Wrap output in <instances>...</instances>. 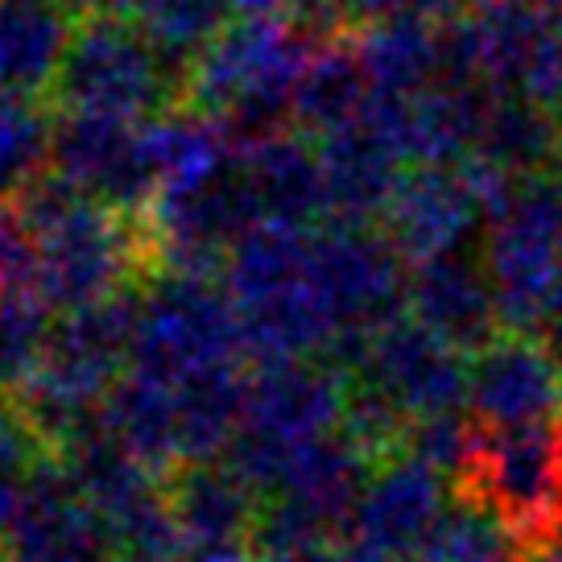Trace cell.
<instances>
[{
  "label": "cell",
  "mask_w": 562,
  "mask_h": 562,
  "mask_svg": "<svg viewBox=\"0 0 562 562\" xmlns=\"http://www.w3.org/2000/svg\"><path fill=\"white\" fill-rule=\"evenodd\" d=\"M351 389L339 369L318 360H273L245 385V418L228 463L257 496H273L299 451L344 430Z\"/></svg>",
  "instance_id": "obj_1"
},
{
  "label": "cell",
  "mask_w": 562,
  "mask_h": 562,
  "mask_svg": "<svg viewBox=\"0 0 562 562\" xmlns=\"http://www.w3.org/2000/svg\"><path fill=\"white\" fill-rule=\"evenodd\" d=\"M456 496L513 533L526 562L550 559L562 546V426L484 430L456 475Z\"/></svg>",
  "instance_id": "obj_2"
},
{
  "label": "cell",
  "mask_w": 562,
  "mask_h": 562,
  "mask_svg": "<svg viewBox=\"0 0 562 562\" xmlns=\"http://www.w3.org/2000/svg\"><path fill=\"white\" fill-rule=\"evenodd\" d=\"M21 211L37 236V299L67 315L116 302L128 273V236L104 203L50 178L25 191Z\"/></svg>",
  "instance_id": "obj_3"
},
{
  "label": "cell",
  "mask_w": 562,
  "mask_h": 562,
  "mask_svg": "<svg viewBox=\"0 0 562 562\" xmlns=\"http://www.w3.org/2000/svg\"><path fill=\"white\" fill-rule=\"evenodd\" d=\"M505 331L538 335L562 278V175L513 178L480 236Z\"/></svg>",
  "instance_id": "obj_4"
},
{
  "label": "cell",
  "mask_w": 562,
  "mask_h": 562,
  "mask_svg": "<svg viewBox=\"0 0 562 562\" xmlns=\"http://www.w3.org/2000/svg\"><path fill=\"white\" fill-rule=\"evenodd\" d=\"M351 356V393L389 409L405 426L435 418H456L468 405L472 356L451 348L414 318H397L376 335L360 339Z\"/></svg>",
  "instance_id": "obj_5"
},
{
  "label": "cell",
  "mask_w": 562,
  "mask_h": 562,
  "mask_svg": "<svg viewBox=\"0 0 562 562\" xmlns=\"http://www.w3.org/2000/svg\"><path fill=\"white\" fill-rule=\"evenodd\" d=\"M311 285L335 348L348 351L381 327L397 323L409 269L389 232L369 224H331L311 236Z\"/></svg>",
  "instance_id": "obj_6"
},
{
  "label": "cell",
  "mask_w": 562,
  "mask_h": 562,
  "mask_svg": "<svg viewBox=\"0 0 562 562\" xmlns=\"http://www.w3.org/2000/svg\"><path fill=\"white\" fill-rule=\"evenodd\" d=\"M240 348L245 331L228 294H215L194 278H178L137 306V335L128 364L158 385L178 389L194 376L236 369Z\"/></svg>",
  "instance_id": "obj_7"
},
{
  "label": "cell",
  "mask_w": 562,
  "mask_h": 562,
  "mask_svg": "<svg viewBox=\"0 0 562 562\" xmlns=\"http://www.w3.org/2000/svg\"><path fill=\"white\" fill-rule=\"evenodd\" d=\"M509 182L513 178L488 170L484 161L409 166L385 211L389 240L414 265L472 252V240L484 236L492 207Z\"/></svg>",
  "instance_id": "obj_8"
},
{
  "label": "cell",
  "mask_w": 562,
  "mask_h": 562,
  "mask_svg": "<svg viewBox=\"0 0 562 562\" xmlns=\"http://www.w3.org/2000/svg\"><path fill=\"white\" fill-rule=\"evenodd\" d=\"M54 83H58V95L75 108V116L128 121L161 100V70L154 46L133 25L104 13L70 34Z\"/></svg>",
  "instance_id": "obj_9"
},
{
  "label": "cell",
  "mask_w": 562,
  "mask_h": 562,
  "mask_svg": "<svg viewBox=\"0 0 562 562\" xmlns=\"http://www.w3.org/2000/svg\"><path fill=\"white\" fill-rule=\"evenodd\" d=\"M468 405L484 430L562 426V351L538 335H496L472 356Z\"/></svg>",
  "instance_id": "obj_10"
},
{
  "label": "cell",
  "mask_w": 562,
  "mask_h": 562,
  "mask_svg": "<svg viewBox=\"0 0 562 562\" xmlns=\"http://www.w3.org/2000/svg\"><path fill=\"white\" fill-rule=\"evenodd\" d=\"M447 509V475L397 451L376 463L369 488L356 505L348 526L351 546L369 559L418 562Z\"/></svg>",
  "instance_id": "obj_11"
},
{
  "label": "cell",
  "mask_w": 562,
  "mask_h": 562,
  "mask_svg": "<svg viewBox=\"0 0 562 562\" xmlns=\"http://www.w3.org/2000/svg\"><path fill=\"white\" fill-rule=\"evenodd\" d=\"M9 562H112L116 546L63 463H37L13 526L4 529Z\"/></svg>",
  "instance_id": "obj_12"
},
{
  "label": "cell",
  "mask_w": 562,
  "mask_h": 562,
  "mask_svg": "<svg viewBox=\"0 0 562 562\" xmlns=\"http://www.w3.org/2000/svg\"><path fill=\"white\" fill-rule=\"evenodd\" d=\"M182 562H236L252 554L261 496L228 463H199L170 488Z\"/></svg>",
  "instance_id": "obj_13"
},
{
  "label": "cell",
  "mask_w": 562,
  "mask_h": 562,
  "mask_svg": "<svg viewBox=\"0 0 562 562\" xmlns=\"http://www.w3.org/2000/svg\"><path fill=\"white\" fill-rule=\"evenodd\" d=\"M405 315L468 356L488 348L496 335H505L480 252H451L414 265L405 290Z\"/></svg>",
  "instance_id": "obj_14"
},
{
  "label": "cell",
  "mask_w": 562,
  "mask_h": 562,
  "mask_svg": "<svg viewBox=\"0 0 562 562\" xmlns=\"http://www.w3.org/2000/svg\"><path fill=\"white\" fill-rule=\"evenodd\" d=\"M318 161H323L327 211L335 215V224H369L376 215L385 220L389 203L409 170L397 145L369 116L335 137H323Z\"/></svg>",
  "instance_id": "obj_15"
},
{
  "label": "cell",
  "mask_w": 562,
  "mask_h": 562,
  "mask_svg": "<svg viewBox=\"0 0 562 562\" xmlns=\"http://www.w3.org/2000/svg\"><path fill=\"white\" fill-rule=\"evenodd\" d=\"M54 158L63 182L79 187L83 194L128 199L154 182L145 137H133L128 124L108 116H70L67 124H58Z\"/></svg>",
  "instance_id": "obj_16"
},
{
  "label": "cell",
  "mask_w": 562,
  "mask_h": 562,
  "mask_svg": "<svg viewBox=\"0 0 562 562\" xmlns=\"http://www.w3.org/2000/svg\"><path fill=\"white\" fill-rule=\"evenodd\" d=\"M559 0H488L463 13L480 88L521 91Z\"/></svg>",
  "instance_id": "obj_17"
},
{
  "label": "cell",
  "mask_w": 562,
  "mask_h": 562,
  "mask_svg": "<svg viewBox=\"0 0 562 562\" xmlns=\"http://www.w3.org/2000/svg\"><path fill=\"white\" fill-rule=\"evenodd\" d=\"M240 166H245V178L252 187V199H257L265 224L306 228L315 215L327 211L323 161L299 137L269 133L252 145L248 161H240Z\"/></svg>",
  "instance_id": "obj_18"
},
{
  "label": "cell",
  "mask_w": 562,
  "mask_h": 562,
  "mask_svg": "<svg viewBox=\"0 0 562 562\" xmlns=\"http://www.w3.org/2000/svg\"><path fill=\"white\" fill-rule=\"evenodd\" d=\"M472 161H484L505 178L550 175V166L562 161V121L533 104L526 91H492Z\"/></svg>",
  "instance_id": "obj_19"
},
{
  "label": "cell",
  "mask_w": 562,
  "mask_h": 562,
  "mask_svg": "<svg viewBox=\"0 0 562 562\" xmlns=\"http://www.w3.org/2000/svg\"><path fill=\"white\" fill-rule=\"evenodd\" d=\"M356 54L364 63L372 95L409 100L422 91L447 83L442 63V21H393L372 25L356 42Z\"/></svg>",
  "instance_id": "obj_20"
},
{
  "label": "cell",
  "mask_w": 562,
  "mask_h": 562,
  "mask_svg": "<svg viewBox=\"0 0 562 562\" xmlns=\"http://www.w3.org/2000/svg\"><path fill=\"white\" fill-rule=\"evenodd\" d=\"M67 21L50 0H0V95H25L58 79Z\"/></svg>",
  "instance_id": "obj_21"
},
{
  "label": "cell",
  "mask_w": 562,
  "mask_h": 562,
  "mask_svg": "<svg viewBox=\"0 0 562 562\" xmlns=\"http://www.w3.org/2000/svg\"><path fill=\"white\" fill-rule=\"evenodd\" d=\"M372 83L364 75V63L356 46H327L311 58V67L302 75L299 95H294V116L311 133L335 137L351 128L356 121L369 116Z\"/></svg>",
  "instance_id": "obj_22"
},
{
  "label": "cell",
  "mask_w": 562,
  "mask_h": 562,
  "mask_svg": "<svg viewBox=\"0 0 562 562\" xmlns=\"http://www.w3.org/2000/svg\"><path fill=\"white\" fill-rule=\"evenodd\" d=\"M418 562H526V554L496 517L459 501L430 533Z\"/></svg>",
  "instance_id": "obj_23"
},
{
  "label": "cell",
  "mask_w": 562,
  "mask_h": 562,
  "mask_svg": "<svg viewBox=\"0 0 562 562\" xmlns=\"http://www.w3.org/2000/svg\"><path fill=\"white\" fill-rule=\"evenodd\" d=\"M50 306L37 294H0V389H25L50 344Z\"/></svg>",
  "instance_id": "obj_24"
},
{
  "label": "cell",
  "mask_w": 562,
  "mask_h": 562,
  "mask_svg": "<svg viewBox=\"0 0 562 562\" xmlns=\"http://www.w3.org/2000/svg\"><path fill=\"white\" fill-rule=\"evenodd\" d=\"M34 447L37 430L21 414V405L0 402V538L13 526L21 501H25V488L37 472Z\"/></svg>",
  "instance_id": "obj_25"
},
{
  "label": "cell",
  "mask_w": 562,
  "mask_h": 562,
  "mask_svg": "<svg viewBox=\"0 0 562 562\" xmlns=\"http://www.w3.org/2000/svg\"><path fill=\"white\" fill-rule=\"evenodd\" d=\"M42 121L21 95H0V194L18 187L42 154Z\"/></svg>",
  "instance_id": "obj_26"
},
{
  "label": "cell",
  "mask_w": 562,
  "mask_h": 562,
  "mask_svg": "<svg viewBox=\"0 0 562 562\" xmlns=\"http://www.w3.org/2000/svg\"><path fill=\"white\" fill-rule=\"evenodd\" d=\"M0 294H37V236L21 207H0Z\"/></svg>",
  "instance_id": "obj_27"
},
{
  "label": "cell",
  "mask_w": 562,
  "mask_h": 562,
  "mask_svg": "<svg viewBox=\"0 0 562 562\" xmlns=\"http://www.w3.org/2000/svg\"><path fill=\"white\" fill-rule=\"evenodd\" d=\"M228 0H145L154 37L170 46H191L194 37L211 34L224 18Z\"/></svg>",
  "instance_id": "obj_28"
},
{
  "label": "cell",
  "mask_w": 562,
  "mask_h": 562,
  "mask_svg": "<svg viewBox=\"0 0 562 562\" xmlns=\"http://www.w3.org/2000/svg\"><path fill=\"white\" fill-rule=\"evenodd\" d=\"M335 18L372 25H393V21H447L456 18L459 0H327Z\"/></svg>",
  "instance_id": "obj_29"
},
{
  "label": "cell",
  "mask_w": 562,
  "mask_h": 562,
  "mask_svg": "<svg viewBox=\"0 0 562 562\" xmlns=\"http://www.w3.org/2000/svg\"><path fill=\"white\" fill-rule=\"evenodd\" d=\"M521 91L538 108H546L554 121H562V0L559 9H554V18H550L542 46L533 54V67H529Z\"/></svg>",
  "instance_id": "obj_30"
},
{
  "label": "cell",
  "mask_w": 562,
  "mask_h": 562,
  "mask_svg": "<svg viewBox=\"0 0 562 562\" xmlns=\"http://www.w3.org/2000/svg\"><path fill=\"white\" fill-rule=\"evenodd\" d=\"M261 562H351V550H335V546H302V550H285V554H269Z\"/></svg>",
  "instance_id": "obj_31"
},
{
  "label": "cell",
  "mask_w": 562,
  "mask_h": 562,
  "mask_svg": "<svg viewBox=\"0 0 562 562\" xmlns=\"http://www.w3.org/2000/svg\"><path fill=\"white\" fill-rule=\"evenodd\" d=\"M91 4H95L104 18H116L121 9H128V4H145V0H91Z\"/></svg>",
  "instance_id": "obj_32"
},
{
  "label": "cell",
  "mask_w": 562,
  "mask_h": 562,
  "mask_svg": "<svg viewBox=\"0 0 562 562\" xmlns=\"http://www.w3.org/2000/svg\"><path fill=\"white\" fill-rule=\"evenodd\" d=\"M112 562H178V559H149V554H116Z\"/></svg>",
  "instance_id": "obj_33"
},
{
  "label": "cell",
  "mask_w": 562,
  "mask_h": 562,
  "mask_svg": "<svg viewBox=\"0 0 562 562\" xmlns=\"http://www.w3.org/2000/svg\"><path fill=\"white\" fill-rule=\"evenodd\" d=\"M348 550H351V562H385V559H369V554H360L356 546H348Z\"/></svg>",
  "instance_id": "obj_34"
},
{
  "label": "cell",
  "mask_w": 562,
  "mask_h": 562,
  "mask_svg": "<svg viewBox=\"0 0 562 562\" xmlns=\"http://www.w3.org/2000/svg\"><path fill=\"white\" fill-rule=\"evenodd\" d=\"M542 562H562V546L554 550V554H550V559H542Z\"/></svg>",
  "instance_id": "obj_35"
},
{
  "label": "cell",
  "mask_w": 562,
  "mask_h": 562,
  "mask_svg": "<svg viewBox=\"0 0 562 562\" xmlns=\"http://www.w3.org/2000/svg\"><path fill=\"white\" fill-rule=\"evenodd\" d=\"M463 4H468V9H475V4H488V0H463Z\"/></svg>",
  "instance_id": "obj_36"
},
{
  "label": "cell",
  "mask_w": 562,
  "mask_h": 562,
  "mask_svg": "<svg viewBox=\"0 0 562 562\" xmlns=\"http://www.w3.org/2000/svg\"><path fill=\"white\" fill-rule=\"evenodd\" d=\"M0 562H9V559H4V546H0Z\"/></svg>",
  "instance_id": "obj_37"
},
{
  "label": "cell",
  "mask_w": 562,
  "mask_h": 562,
  "mask_svg": "<svg viewBox=\"0 0 562 562\" xmlns=\"http://www.w3.org/2000/svg\"><path fill=\"white\" fill-rule=\"evenodd\" d=\"M559 175H562V161H559Z\"/></svg>",
  "instance_id": "obj_38"
}]
</instances>
